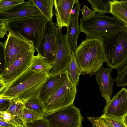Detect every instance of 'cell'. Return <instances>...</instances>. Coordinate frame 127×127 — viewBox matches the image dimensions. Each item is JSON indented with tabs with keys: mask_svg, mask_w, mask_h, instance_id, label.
I'll return each instance as SVG.
<instances>
[{
	"mask_svg": "<svg viewBox=\"0 0 127 127\" xmlns=\"http://www.w3.org/2000/svg\"><path fill=\"white\" fill-rule=\"evenodd\" d=\"M38 15L43 16L36 6L29 0L0 12V20L4 22L16 18Z\"/></svg>",
	"mask_w": 127,
	"mask_h": 127,
	"instance_id": "7c38bea8",
	"label": "cell"
},
{
	"mask_svg": "<svg viewBox=\"0 0 127 127\" xmlns=\"http://www.w3.org/2000/svg\"><path fill=\"white\" fill-rule=\"evenodd\" d=\"M81 4L78 0L75 4V6L73 9L74 12L72 13L71 18L68 26L67 28L66 34L70 49L74 53L78 46L77 39L80 31V26L79 24V15L80 10Z\"/></svg>",
	"mask_w": 127,
	"mask_h": 127,
	"instance_id": "e0dca14e",
	"label": "cell"
},
{
	"mask_svg": "<svg viewBox=\"0 0 127 127\" xmlns=\"http://www.w3.org/2000/svg\"><path fill=\"white\" fill-rule=\"evenodd\" d=\"M25 107L24 103L22 101L17 99H11L9 107L6 111L17 116L22 120Z\"/></svg>",
	"mask_w": 127,
	"mask_h": 127,
	"instance_id": "cb8c5ba5",
	"label": "cell"
},
{
	"mask_svg": "<svg viewBox=\"0 0 127 127\" xmlns=\"http://www.w3.org/2000/svg\"><path fill=\"white\" fill-rule=\"evenodd\" d=\"M30 66L13 80L5 83L7 86L0 93V97L19 99L25 103L30 98L39 97L50 76L48 73L31 70Z\"/></svg>",
	"mask_w": 127,
	"mask_h": 127,
	"instance_id": "6da1fadb",
	"label": "cell"
},
{
	"mask_svg": "<svg viewBox=\"0 0 127 127\" xmlns=\"http://www.w3.org/2000/svg\"><path fill=\"white\" fill-rule=\"evenodd\" d=\"M24 125L25 127H50L44 117L32 122L24 123Z\"/></svg>",
	"mask_w": 127,
	"mask_h": 127,
	"instance_id": "f546056e",
	"label": "cell"
},
{
	"mask_svg": "<svg viewBox=\"0 0 127 127\" xmlns=\"http://www.w3.org/2000/svg\"><path fill=\"white\" fill-rule=\"evenodd\" d=\"M44 114L26 108H24L22 121L23 124L31 123L43 118Z\"/></svg>",
	"mask_w": 127,
	"mask_h": 127,
	"instance_id": "4316f807",
	"label": "cell"
},
{
	"mask_svg": "<svg viewBox=\"0 0 127 127\" xmlns=\"http://www.w3.org/2000/svg\"><path fill=\"white\" fill-rule=\"evenodd\" d=\"M93 127H97L95 126H93Z\"/></svg>",
	"mask_w": 127,
	"mask_h": 127,
	"instance_id": "74e56055",
	"label": "cell"
},
{
	"mask_svg": "<svg viewBox=\"0 0 127 127\" xmlns=\"http://www.w3.org/2000/svg\"><path fill=\"white\" fill-rule=\"evenodd\" d=\"M8 32L6 23L0 20V38H3L5 35H7L6 32Z\"/></svg>",
	"mask_w": 127,
	"mask_h": 127,
	"instance_id": "836d02e7",
	"label": "cell"
},
{
	"mask_svg": "<svg viewBox=\"0 0 127 127\" xmlns=\"http://www.w3.org/2000/svg\"><path fill=\"white\" fill-rule=\"evenodd\" d=\"M53 63L38 54L34 57L30 69L38 73H48Z\"/></svg>",
	"mask_w": 127,
	"mask_h": 127,
	"instance_id": "ac0fdd59",
	"label": "cell"
},
{
	"mask_svg": "<svg viewBox=\"0 0 127 127\" xmlns=\"http://www.w3.org/2000/svg\"><path fill=\"white\" fill-rule=\"evenodd\" d=\"M76 86L69 80L50 96L43 103L44 115L73 104Z\"/></svg>",
	"mask_w": 127,
	"mask_h": 127,
	"instance_id": "ba28073f",
	"label": "cell"
},
{
	"mask_svg": "<svg viewBox=\"0 0 127 127\" xmlns=\"http://www.w3.org/2000/svg\"><path fill=\"white\" fill-rule=\"evenodd\" d=\"M87 1L90 3L92 9L97 14L105 15L107 13H110V0H87Z\"/></svg>",
	"mask_w": 127,
	"mask_h": 127,
	"instance_id": "7402d4cb",
	"label": "cell"
},
{
	"mask_svg": "<svg viewBox=\"0 0 127 127\" xmlns=\"http://www.w3.org/2000/svg\"><path fill=\"white\" fill-rule=\"evenodd\" d=\"M118 74L115 79L119 87L127 86V56L123 63L116 68Z\"/></svg>",
	"mask_w": 127,
	"mask_h": 127,
	"instance_id": "603a6c76",
	"label": "cell"
},
{
	"mask_svg": "<svg viewBox=\"0 0 127 127\" xmlns=\"http://www.w3.org/2000/svg\"><path fill=\"white\" fill-rule=\"evenodd\" d=\"M82 12L83 19H87L95 16L96 14V12L90 9L86 5H84L83 7L80 10Z\"/></svg>",
	"mask_w": 127,
	"mask_h": 127,
	"instance_id": "4dcf8cb0",
	"label": "cell"
},
{
	"mask_svg": "<svg viewBox=\"0 0 127 127\" xmlns=\"http://www.w3.org/2000/svg\"><path fill=\"white\" fill-rule=\"evenodd\" d=\"M56 28L52 20L47 21L42 38L36 50L38 54L53 63L57 54Z\"/></svg>",
	"mask_w": 127,
	"mask_h": 127,
	"instance_id": "30bf717a",
	"label": "cell"
},
{
	"mask_svg": "<svg viewBox=\"0 0 127 127\" xmlns=\"http://www.w3.org/2000/svg\"><path fill=\"white\" fill-rule=\"evenodd\" d=\"M57 54L52 67L49 72L50 76L66 70L70 60L72 51L66 34L64 35L61 29L56 28Z\"/></svg>",
	"mask_w": 127,
	"mask_h": 127,
	"instance_id": "9c48e42d",
	"label": "cell"
},
{
	"mask_svg": "<svg viewBox=\"0 0 127 127\" xmlns=\"http://www.w3.org/2000/svg\"><path fill=\"white\" fill-rule=\"evenodd\" d=\"M66 70L67 71L69 80L77 86L82 71L73 51H72L70 60Z\"/></svg>",
	"mask_w": 127,
	"mask_h": 127,
	"instance_id": "ffe728a7",
	"label": "cell"
},
{
	"mask_svg": "<svg viewBox=\"0 0 127 127\" xmlns=\"http://www.w3.org/2000/svg\"><path fill=\"white\" fill-rule=\"evenodd\" d=\"M37 7L47 21L52 20L54 14V0H31Z\"/></svg>",
	"mask_w": 127,
	"mask_h": 127,
	"instance_id": "d6986e66",
	"label": "cell"
},
{
	"mask_svg": "<svg viewBox=\"0 0 127 127\" xmlns=\"http://www.w3.org/2000/svg\"><path fill=\"white\" fill-rule=\"evenodd\" d=\"M121 5L127 10V0H121L120 1Z\"/></svg>",
	"mask_w": 127,
	"mask_h": 127,
	"instance_id": "d590c367",
	"label": "cell"
},
{
	"mask_svg": "<svg viewBox=\"0 0 127 127\" xmlns=\"http://www.w3.org/2000/svg\"><path fill=\"white\" fill-rule=\"evenodd\" d=\"M100 117L105 124L109 127H127L121 118L102 115Z\"/></svg>",
	"mask_w": 127,
	"mask_h": 127,
	"instance_id": "83f0119b",
	"label": "cell"
},
{
	"mask_svg": "<svg viewBox=\"0 0 127 127\" xmlns=\"http://www.w3.org/2000/svg\"><path fill=\"white\" fill-rule=\"evenodd\" d=\"M4 43V69L34 48L31 41L20 34L11 31H8Z\"/></svg>",
	"mask_w": 127,
	"mask_h": 127,
	"instance_id": "8992f818",
	"label": "cell"
},
{
	"mask_svg": "<svg viewBox=\"0 0 127 127\" xmlns=\"http://www.w3.org/2000/svg\"><path fill=\"white\" fill-rule=\"evenodd\" d=\"M35 52V49L33 48L15 61L9 66L4 68L0 73V79L7 83L21 74L31 64Z\"/></svg>",
	"mask_w": 127,
	"mask_h": 127,
	"instance_id": "8fae6325",
	"label": "cell"
},
{
	"mask_svg": "<svg viewBox=\"0 0 127 127\" xmlns=\"http://www.w3.org/2000/svg\"><path fill=\"white\" fill-rule=\"evenodd\" d=\"M50 127H82L83 118L80 109L73 104L45 114Z\"/></svg>",
	"mask_w": 127,
	"mask_h": 127,
	"instance_id": "52a82bcc",
	"label": "cell"
},
{
	"mask_svg": "<svg viewBox=\"0 0 127 127\" xmlns=\"http://www.w3.org/2000/svg\"><path fill=\"white\" fill-rule=\"evenodd\" d=\"M68 80L69 79L66 70L50 76L41 89L39 96V98L43 103Z\"/></svg>",
	"mask_w": 127,
	"mask_h": 127,
	"instance_id": "2e32d148",
	"label": "cell"
},
{
	"mask_svg": "<svg viewBox=\"0 0 127 127\" xmlns=\"http://www.w3.org/2000/svg\"><path fill=\"white\" fill-rule=\"evenodd\" d=\"M113 69L110 67L101 68L96 73V83L99 86L101 96L106 103L109 102L112 99L113 83L115 81L111 75Z\"/></svg>",
	"mask_w": 127,
	"mask_h": 127,
	"instance_id": "9a60e30c",
	"label": "cell"
},
{
	"mask_svg": "<svg viewBox=\"0 0 127 127\" xmlns=\"http://www.w3.org/2000/svg\"><path fill=\"white\" fill-rule=\"evenodd\" d=\"M25 127V126H24V127Z\"/></svg>",
	"mask_w": 127,
	"mask_h": 127,
	"instance_id": "f35d334b",
	"label": "cell"
},
{
	"mask_svg": "<svg viewBox=\"0 0 127 127\" xmlns=\"http://www.w3.org/2000/svg\"><path fill=\"white\" fill-rule=\"evenodd\" d=\"M88 118L93 126H95L98 127H109L105 124L100 117H95L89 116Z\"/></svg>",
	"mask_w": 127,
	"mask_h": 127,
	"instance_id": "1f68e13d",
	"label": "cell"
},
{
	"mask_svg": "<svg viewBox=\"0 0 127 127\" xmlns=\"http://www.w3.org/2000/svg\"></svg>",
	"mask_w": 127,
	"mask_h": 127,
	"instance_id": "ab89813d",
	"label": "cell"
},
{
	"mask_svg": "<svg viewBox=\"0 0 127 127\" xmlns=\"http://www.w3.org/2000/svg\"><path fill=\"white\" fill-rule=\"evenodd\" d=\"M110 13L127 26V10L122 6L120 1L110 0Z\"/></svg>",
	"mask_w": 127,
	"mask_h": 127,
	"instance_id": "44dd1931",
	"label": "cell"
},
{
	"mask_svg": "<svg viewBox=\"0 0 127 127\" xmlns=\"http://www.w3.org/2000/svg\"><path fill=\"white\" fill-rule=\"evenodd\" d=\"M0 120L16 127H23L24 126L20 118L7 111H0Z\"/></svg>",
	"mask_w": 127,
	"mask_h": 127,
	"instance_id": "d4e9b609",
	"label": "cell"
},
{
	"mask_svg": "<svg viewBox=\"0 0 127 127\" xmlns=\"http://www.w3.org/2000/svg\"><path fill=\"white\" fill-rule=\"evenodd\" d=\"M8 98L0 97V111H6L11 103V99Z\"/></svg>",
	"mask_w": 127,
	"mask_h": 127,
	"instance_id": "d6a6232c",
	"label": "cell"
},
{
	"mask_svg": "<svg viewBox=\"0 0 127 127\" xmlns=\"http://www.w3.org/2000/svg\"><path fill=\"white\" fill-rule=\"evenodd\" d=\"M121 118L124 123L127 127V113L124 115Z\"/></svg>",
	"mask_w": 127,
	"mask_h": 127,
	"instance_id": "8d00e7d4",
	"label": "cell"
},
{
	"mask_svg": "<svg viewBox=\"0 0 127 127\" xmlns=\"http://www.w3.org/2000/svg\"><path fill=\"white\" fill-rule=\"evenodd\" d=\"M25 2L23 0H0V12L8 10Z\"/></svg>",
	"mask_w": 127,
	"mask_h": 127,
	"instance_id": "f1b7e54d",
	"label": "cell"
},
{
	"mask_svg": "<svg viewBox=\"0 0 127 127\" xmlns=\"http://www.w3.org/2000/svg\"><path fill=\"white\" fill-rule=\"evenodd\" d=\"M106 65L116 69L127 56V27L123 28L102 41Z\"/></svg>",
	"mask_w": 127,
	"mask_h": 127,
	"instance_id": "5b68a950",
	"label": "cell"
},
{
	"mask_svg": "<svg viewBox=\"0 0 127 127\" xmlns=\"http://www.w3.org/2000/svg\"><path fill=\"white\" fill-rule=\"evenodd\" d=\"M24 104L26 108L44 114V106L39 97L30 98Z\"/></svg>",
	"mask_w": 127,
	"mask_h": 127,
	"instance_id": "484cf974",
	"label": "cell"
},
{
	"mask_svg": "<svg viewBox=\"0 0 127 127\" xmlns=\"http://www.w3.org/2000/svg\"><path fill=\"white\" fill-rule=\"evenodd\" d=\"M47 21L43 15L16 18L4 21L8 32L18 33L31 41L36 50L42 40Z\"/></svg>",
	"mask_w": 127,
	"mask_h": 127,
	"instance_id": "277c9868",
	"label": "cell"
},
{
	"mask_svg": "<svg viewBox=\"0 0 127 127\" xmlns=\"http://www.w3.org/2000/svg\"><path fill=\"white\" fill-rule=\"evenodd\" d=\"M74 53L83 75L97 72L106 62L103 43L99 39L86 38Z\"/></svg>",
	"mask_w": 127,
	"mask_h": 127,
	"instance_id": "7a4b0ae2",
	"label": "cell"
},
{
	"mask_svg": "<svg viewBox=\"0 0 127 127\" xmlns=\"http://www.w3.org/2000/svg\"><path fill=\"white\" fill-rule=\"evenodd\" d=\"M0 127H16L0 120Z\"/></svg>",
	"mask_w": 127,
	"mask_h": 127,
	"instance_id": "e575fe53",
	"label": "cell"
},
{
	"mask_svg": "<svg viewBox=\"0 0 127 127\" xmlns=\"http://www.w3.org/2000/svg\"><path fill=\"white\" fill-rule=\"evenodd\" d=\"M127 113V90L123 88L109 102L106 103L102 115L122 118Z\"/></svg>",
	"mask_w": 127,
	"mask_h": 127,
	"instance_id": "4fadbf2b",
	"label": "cell"
},
{
	"mask_svg": "<svg viewBox=\"0 0 127 127\" xmlns=\"http://www.w3.org/2000/svg\"><path fill=\"white\" fill-rule=\"evenodd\" d=\"M57 28L61 29L68 26L71 12L77 0H54Z\"/></svg>",
	"mask_w": 127,
	"mask_h": 127,
	"instance_id": "5bb4252c",
	"label": "cell"
},
{
	"mask_svg": "<svg viewBox=\"0 0 127 127\" xmlns=\"http://www.w3.org/2000/svg\"><path fill=\"white\" fill-rule=\"evenodd\" d=\"M80 32L86 35L87 38H94L101 41L109 37L127 25L116 17L96 14L87 19L81 18L79 22Z\"/></svg>",
	"mask_w": 127,
	"mask_h": 127,
	"instance_id": "3957f363",
	"label": "cell"
}]
</instances>
